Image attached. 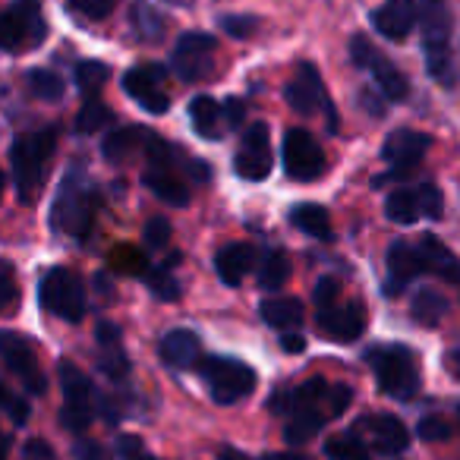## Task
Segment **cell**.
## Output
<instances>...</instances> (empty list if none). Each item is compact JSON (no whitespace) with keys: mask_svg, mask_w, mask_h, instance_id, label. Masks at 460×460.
Masks as SVG:
<instances>
[{"mask_svg":"<svg viewBox=\"0 0 460 460\" xmlns=\"http://www.w3.org/2000/svg\"><path fill=\"white\" fill-rule=\"evenodd\" d=\"M447 369H451V376L460 378V353H447Z\"/></svg>","mask_w":460,"mask_h":460,"instance_id":"cell-54","label":"cell"},{"mask_svg":"<svg viewBox=\"0 0 460 460\" xmlns=\"http://www.w3.org/2000/svg\"><path fill=\"white\" fill-rule=\"evenodd\" d=\"M58 376H60V388H64V426L70 432H85L95 416V388H92L89 376H85L79 366H73L70 359L58 366Z\"/></svg>","mask_w":460,"mask_h":460,"instance_id":"cell-9","label":"cell"},{"mask_svg":"<svg viewBox=\"0 0 460 460\" xmlns=\"http://www.w3.org/2000/svg\"><path fill=\"white\" fill-rule=\"evenodd\" d=\"M129 460H155V457H148L146 451H139V454H136V457H129Z\"/></svg>","mask_w":460,"mask_h":460,"instance_id":"cell-57","label":"cell"},{"mask_svg":"<svg viewBox=\"0 0 460 460\" xmlns=\"http://www.w3.org/2000/svg\"><path fill=\"white\" fill-rule=\"evenodd\" d=\"M325 420H328L325 410H319V407L296 410V413H290L288 426H284V438H288L290 445H306V441H313L315 435L322 432Z\"/></svg>","mask_w":460,"mask_h":460,"instance_id":"cell-30","label":"cell"},{"mask_svg":"<svg viewBox=\"0 0 460 460\" xmlns=\"http://www.w3.org/2000/svg\"><path fill=\"white\" fill-rule=\"evenodd\" d=\"M325 457L328 460H372L369 447L359 441V435H338V438H328Z\"/></svg>","mask_w":460,"mask_h":460,"instance_id":"cell-35","label":"cell"},{"mask_svg":"<svg viewBox=\"0 0 460 460\" xmlns=\"http://www.w3.org/2000/svg\"><path fill=\"white\" fill-rule=\"evenodd\" d=\"M73 457L76 460H108V454H104V447L95 445V441H76V445H73Z\"/></svg>","mask_w":460,"mask_h":460,"instance_id":"cell-50","label":"cell"},{"mask_svg":"<svg viewBox=\"0 0 460 460\" xmlns=\"http://www.w3.org/2000/svg\"><path fill=\"white\" fill-rule=\"evenodd\" d=\"M237 173L243 180H265L275 167V152H271V129L269 123H252L250 129L243 133V142H240L237 161H234Z\"/></svg>","mask_w":460,"mask_h":460,"instance_id":"cell-17","label":"cell"},{"mask_svg":"<svg viewBox=\"0 0 460 460\" xmlns=\"http://www.w3.org/2000/svg\"><path fill=\"white\" fill-rule=\"evenodd\" d=\"M108 123H114V114H111L108 104H102L98 98H89V102L83 104V111H79V117H76V129L83 136L98 133V129H104Z\"/></svg>","mask_w":460,"mask_h":460,"instance_id":"cell-34","label":"cell"},{"mask_svg":"<svg viewBox=\"0 0 460 460\" xmlns=\"http://www.w3.org/2000/svg\"><path fill=\"white\" fill-rule=\"evenodd\" d=\"M410 313H413V319L420 322V325L435 328L447 315V300L438 294V290L426 288V290H420V294L413 296V306H410Z\"/></svg>","mask_w":460,"mask_h":460,"instance_id":"cell-32","label":"cell"},{"mask_svg":"<svg viewBox=\"0 0 460 460\" xmlns=\"http://www.w3.org/2000/svg\"><path fill=\"white\" fill-rule=\"evenodd\" d=\"M0 196H4V173H0Z\"/></svg>","mask_w":460,"mask_h":460,"instance_id":"cell-58","label":"cell"},{"mask_svg":"<svg viewBox=\"0 0 460 460\" xmlns=\"http://www.w3.org/2000/svg\"><path fill=\"white\" fill-rule=\"evenodd\" d=\"M108 76H111V70L104 64H98V60H83V64L76 66V85L85 98H95L98 92L104 89Z\"/></svg>","mask_w":460,"mask_h":460,"instance_id":"cell-36","label":"cell"},{"mask_svg":"<svg viewBox=\"0 0 460 460\" xmlns=\"http://www.w3.org/2000/svg\"><path fill=\"white\" fill-rule=\"evenodd\" d=\"M420 252H422V262H426V271H432V275L445 278V281H451V284H460V262L451 256V250H447L441 240L426 234V237L420 240Z\"/></svg>","mask_w":460,"mask_h":460,"instance_id":"cell-26","label":"cell"},{"mask_svg":"<svg viewBox=\"0 0 460 460\" xmlns=\"http://www.w3.org/2000/svg\"><path fill=\"white\" fill-rule=\"evenodd\" d=\"M420 199H422V215L429 221H438L441 211H445V199H441V190L435 183H420Z\"/></svg>","mask_w":460,"mask_h":460,"instance_id":"cell-39","label":"cell"},{"mask_svg":"<svg viewBox=\"0 0 460 460\" xmlns=\"http://www.w3.org/2000/svg\"><path fill=\"white\" fill-rule=\"evenodd\" d=\"M284 95H288V104L296 111V114L313 117L315 111H325L328 127L338 129V114H334L325 85H322V76L313 64H300V70H296V76L288 83V92H284Z\"/></svg>","mask_w":460,"mask_h":460,"instance_id":"cell-14","label":"cell"},{"mask_svg":"<svg viewBox=\"0 0 460 460\" xmlns=\"http://www.w3.org/2000/svg\"><path fill=\"white\" fill-rule=\"evenodd\" d=\"M123 92L148 114H164L171 95H167V70L158 64H142L123 73Z\"/></svg>","mask_w":460,"mask_h":460,"instance_id":"cell-15","label":"cell"},{"mask_svg":"<svg viewBox=\"0 0 460 460\" xmlns=\"http://www.w3.org/2000/svg\"><path fill=\"white\" fill-rule=\"evenodd\" d=\"M259 460H309L306 454H265Z\"/></svg>","mask_w":460,"mask_h":460,"instance_id":"cell-53","label":"cell"},{"mask_svg":"<svg viewBox=\"0 0 460 460\" xmlns=\"http://www.w3.org/2000/svg\"><path fill=\"white\" fill-rule=\"evenodd\" d=\"M350 60L359 70L372 73V79H376V85L382 89V95L388 98V102H403V98L410 95L407 76H403L366 35H353L350 39Z\"/></svg>","mask_w":460,"mask_h":460,"instance_id":"cell-10","label":"cell"},{"mask_svg":"<svg viewBox=\"0 0 460 460\" xmlns=\"http://www.w3.org/2000/svg\"><path fill=\"white\" fill-rule=\"evenodd\" d=\"M288 278H290V262H288L284 252H271V256L262 262V269H259V284H262L265 290L284 288Z\"/></svg>","mask_w":460,"mask_h":460,"instance_id":"cell-37","label":"cell"},{"mask_svg":"<svg viewBox=\"0 0 460 460\" xmlns=\"http://www.w3.org/2000/svg\"><path fill=\"white\" fill-rule=\"evenodd\" d=\"M142 281H146V288L152 290L158 300H180V284L167 269H148L146 275H142Z\"/></svg>","mask_w":460,"mask_h":460,"instance_id":"cell-38","label":"cell"},{"mask_svg":"<svg viewBox=\"0 0 460 460\" xmlns=\"http://www.w3.org/2000/svg\"><path fill=\"white\" fill-rule=\"evenodd\" d=\"M7 447H10V438H7V432L0 429V460H7Z\"/></svg>","mask_w":460,"mask_h":460,"instance_id":"cell-56","label":"cell"},{"mask_svg":"<svg viewBox=\"0 0 460 460\" xmlns=\"http://www.w3.org/2000/svg\"><path fill=\"white\" fill-rule=\"evenodd\" d=\"M70 7L83 13L85 20H104L114 10V0H70Z\"/></svg>","mask_w":460,"mask_h":460,"instance_id":"cell-44","label":"cell"},{"mask_svg":"<svg viewBox=\"0 0 460 460\" xmlns=\"http://www.w3.org/2000/svg\"><path fill=\"white\" fill-rule=\"evenodd\" d=\"M259 313H262V319L269 322L271 328L294 332V328L303 325V303L294 300V296H269Z\"/></svg>","mask_w":460,"mask_h":460,"instance_id":"cell-29","label":"cell"},{"mask_svg":"<svg viewBox=\"0 0 460 460\" xmlns=\"http://www.w3.org/2000/svg\"><path fill=\"white\" fill-rule=\"evenodd\" d=\"M357 432H363L372 441L378 454H403L410 445V432L397 416L391 413H376V416H363L357 422Z\"/></svg>","mask_w":460,"mask_h":460,"instance_id":"cell-19","label":"cell"},{"mask_svg":"<svg viewBox=\"0 0 460 460\" xmlns=\"http://www.w3.org/2000/svg\"><path fill=\"white\" fill-rule=\"evenodd\" d=\"M22 460H54V447L45 438H29L22 445Z\"/></svg>","mask_w":460,"mask_h":460,"instance_id":"cell-49","label":"cell"},{"mask_svg":"<svg viewBox=\"0 0 460 460\" xmlns=\"http://www.w3.org/2000/svg\"><path fill=\"white\" fill-rule=\"evenodd\" d=\"M148 136L142 127H120V129H111L108 136H104L102 142V155L111 161V164H123V161H129L136 152H139V146H146Z\"/></svg>","mask_w":460,"mask_h":460,"instance_id":"cell-25","label":"cell"},{"mask_svg":"<svg viewBox=\"0 0 460 460\" xmlns=\"http://www.w3.org/2000/svg\"><path fill=\"white\" fill-rule=\"evenodd\" d=\"M58 146V129L45 127L35 129V133L16 136L13 148H10V164H13V180L16 192L26 205H32L41 196V186H45V167L54 155Z\"/></svg>","mask_w":460,"mask_h":460,"instance_id":"cell-1","label":"cell"},{"mask_svg":"<svg viewBox=\"0 0 460 460\" xmlns=\"http://www.w3.org/2000/svg\"><path fill=\"white\" fill-rule=\"evenodd\" d=\"M20 290H16V275L7 262H0V313H7L10 306L16 303Z\"/></svg>","mask_w":460,"mask_h":460,"instance_id":"cell-41","label":"cell"},{"mask_svg":"<svg viewBox=\"0 0 460 460\" xmlns=\"http://www.w3.org/2000/svg\"><path fill=\"white\" fill-rule=\"evenodd\" d=\"M0 359H4V366H7L32 394H45L48 391L45 372H41L39 357H35V347L29 344L22 334L10 332V328L0 332Z\"/></svg>","mask_w":460,"mask_h":460,"instance_id":"cell-13","label":"cell"},{"mask_svg":"<svg viewBox=\"0 0 460 460\" xmlns=\"http://www.w3.org/2000/svg\"><path fill=\"white\" fill-rule=\"evenodd\" d=\"M426 271V262H422L420 246L407 243V240H397L388 250V284H385V294L397 296L416 275Z\"/></svg>","mask_w":460,"mask_h":460,"instance_id":"cell-20","label":"cell"},{"mask_svg":"<svg viewBox=\"0 0 460 460\" xmlns=\"http://www.w3.org/2000/svg\"><path fill=\"white\" fill-rule=\"evenodd\" d=\"M338 294H341L338 278H322L319 288H315V306H319V309L334 306V303H338Z\"/></svg>","mask_w":460,"mask_h":460,"instance_id":"cell-47","label":"cell"},{"mask_svg":"<svg viewBox=\"0 0 460 460\" xmlns=\"http://www.w3.org/2000/svg\"><path fill=\"white\" fill-rule=\"evenodd\" d=\"M252 265H256V246L252 243H227L215 256V271L227 288H240L243 278L252 271Z\"/></svg>","mask_w":460,"mask_h":460,"instance_id":"cell-23","label":"cell"},{"mask_svg":"<svg viewBox=\"0 0 460 460\" xmlns=\"http://www.w3.org/2000/svg\"><path fill=\"white\" fill-rule=\"evenodd\" d=\"M146 152H148V167H146V186L167 205H190V186L183 183V177L177 173L173 167V148L167 142H161L158 136H148L146 142Z\"/></svg>","mask_w":460,"mask_h":460,"instance_id":"cell-7","label":"cell"},{"mask_svg":"<svg viewBox=\"0 0 460 460\" xmlns=\"http://www.w3.org/2000/svg\"><path fill=\"white\" fill-rule=\"evenodd\" d=\"M385 215H388V221L394 224H413L420 221L422 215V199H420V186L416 190H394L388 196V202H385Z\"/></svg>","mask_w":460,"mask_h":460,"instance_id":"cell-31","label":"cell"},{"mask_svg":"<svg viewBox=\"0 0 460 460\" xmlns=\"http://www.w3.org/2000/svg\"><path fill=\"white\" fill-rule=\"evenodd\" d=\"M217 460H246L240 451H234V447H224L221 454H217Z\"/></svg>","mask_w":460,"mask_h":460,"instance_id":"cell-55","label":"cell"},{"mask_svg":"<svg viewBox=\"0 0 460 460\" xmlns=\"http://www.w3.org/2000/svg\"><path fill=\"white\" fill-rule=\"evenodd\" d=\"M369 366L376 369L378 388L394 401H410L420 391V359L410 347H376L369 350Z\"/></svg>","mask_w":460,"mask_h":460,"instance_id":"cell-3","label":"cell"},{"mask_svg":"<svg viewBox=\"0 0 460 460\" xmlns=\"http://www.w3.org/2000/svg\"><path fill=\"white\" fill-rule=\"evenodd\" d=\"M48 35L41 0H13L10 10L0 13V48L4 51H29L39 48Z\"/></svg>","mask_w":460,"mask_h":460,"instance_id":"cell-6","label":"cell"},{"mask_svg":"<svg viewBox=\"0 0 460 460\" xmlns=\"http://www.w3.org/2000/svg\"><path fill=\"white\" fill-rule=\"evenodd\" d=\"M224 123L227 127H240L243 123V114H246V108H243V102L240 98H230V102H224Z\"/></svg>","mask_w":460,"mask_h":460,"instance_id":"cell-51","label":"cell"},{"mask_svg":"<svg viewBox=\"0 0 460 460\" xmlns=\"http://www.w3.org/2000/svg\"><path fill=\"white\" fill-rule=\"evenodd\" d=\"M161 359L171 369H190L199 359V334L190 328H173L161 338Z\"/></svg>","mask_w":460,"mask_h":460,"instance_id":"cell-24","label":"cell"},{"mask_svg":"<svg viewBox=\"0 0 460 460\" xmlns=\"http://www.w3.org/2000/svg\"><path fill=\"white\" fill-rule=\"evenodd\" d=\"M284 171L290 180H300V183H313L325 173V152H322L319 139H315L309 129H288L284 133Z\"/></svg>","mask_w":460,"mask_h":460,"instance_id":"cell-11","label":"cell"},{"mask_svg":"<svg viewBox=\"0 0 460 460\" xmlns=\"http://www.w3.org/2000/svg\"><path fill=\"white\" fill-rule=\"evenodd\" d=\"M217 41L205 32H183L173 45V73L183 83H199L211 73Z\"/></svg>","mask_w":460,"mask_h":460,"instance_id":"cell-16","label":"cell"},{"mask_svg":"<svg viewBox=\"0 0 460 460\" xmlns=\"http://www.w3.org/2000/svg\"><path fill=\"white\" fill-rule=\"evenodd\" d=\"M319 332L322 338L338 341V344H350L366 332V309L363 303H334L328 309H319Z\"/></svg>","mask_w":460,"mask_h":460,"instance_id":"cell-18","label":"cell"},{"mask_svg":"<svg viewBox=\"0 0 460 460\" xmlns=\"http://www.w3.org/2000/svg\"><path fill=\"white\" fill-rule=\"evenodd\" d=\"M114 265H117V269H127V271H139V275H146V271H148L146 256H139L136 250H117L114 252Z\"/></svg>","mask_w":460,"mask_h":460,"instance_id":"cell-48","label":"cell"},{"mask_svg":"<svg viewBox=\"0 0 460 460\" xmlns=\"http://www.w3.org/2000/svg\"><path fill=\"white\" fill-rule=\"evenodd\" d=\"M281 347L288 353H303V350H306V338H303L300 332H284L281 334Z\"/></svg>","mask_w":460,"mask_h":460,"instance_id":"cell-52","label":"cell"},{"mask_svg":"<svg viewBox=\"0 0 460 460\" xmlns=\"http://www.w3.org/2000/svg\"><path fill=\"white\" fill-rule=\"evenodd\" d=\"M422 20V51H426V66L435 79L451 83V16L445 10V0H416Z\"/></svg>","mask_w":460,"mask_h":460,"instance_id":"cell-4","label":"cell"},{"mask_svg":"<svg viewBox=\"0 0 460 460\" xmlns=\"http://www.w3.org/2000/svg\"><path fill=\"white\" fill-rule=\"evenodd\" d=\"M429 148H432V136L420 133V129H394L382 146V158L391 164V173L388 177H376V186H382L385 180L407 177L426 158Z\"/></svg>","mask_w":460,"mask_h":460,"instance_id":"cell-12","label":"cell"},{"mask_svg":"<svg viewBox=\"0 0 460 460\" xmlns=\"http://www.w3.org/2000/svg\"><path fill=\"white\" fill-rule=\"evenodd\" d=\"M350 401H353L350 385H332V388H328V394H325L328 420H332V416H341V413H344V410L350 407Z\"/></svg>","mask_w":460,"mask_h":460,"instance_id":"cell-42","label":"cell"},{"mask_svg":"<svg viewBox=\"0 0 460 460\" xmlns=\"http://www.w3.org/2000/svg\"><path fill=\"white\" fill-rule=\"evenodd\" d=\"M95 211H98V196L92 190L89 177H85L83 167H70L60 183L58 196H54V208H51V224L60 234H70V237H85L95 224Z\"/></svg>","mask_w":460,"mask_h":460,"instance_id":"cell-2","label":"cell"},{"mask_svg":"<svg viewBox=\"0 0 460 460\" xmlns=\"http://www.w3.org/2000/svg\"><path fill=\"white\" fill-rule=\"evenodd\" d=\"M290 224L315 240H332V215L315 202H300L290 208Z\"/></svg>","mask_w":460,"mask_h":460,"instance_id":"cell-28","label":"cell"},{"mask_svg":"<svg viewBox=\"0 0 460 460\" xmlns=\"http://www.w3.org/2000/svg\"><path fill=\"white\" fill-rule=\"evenodd\" d=\"M199 372H202L205 385H208V394L215 397V403H221V407L243 401V397H250L252 388H256V372H252V366L240 363V359H234V357H205L202 363H199Z\"/></svg>","mask_w":460,"mask_h":460,"instance_id":"cell-5","label":"cell"},{"mask_svg":"<svg viewBox=\"0 0 460 460\" xmlns=\"http://www.w3.org/2000/svg\"><path fill=\"white\" fill-rule=\"evenodd\" d=\"M171 243V221L167 217H152L146 224V246L148 250H164Z\"/></svg>","mask_w":460,"mask_h":460,"instance_id":"cell-40","label":"cell"},{"mask_svg":"<svg viewBox=\"0 0 460 460\" xmlns=\"http://www.w3.org/2000/svg\"><path fill=\"white\" fill-rule=\"evenodd\" d=\"M416 20H420V7L416 0H385L382 7L372 13V26L391 41H403L413 32Z\"/></svg>","mask_w":460,"mask_h":460,"instance_id":"cell-21","label":"cell"},{"mask_svg":"<svg viewBox=\"0 0 460 460\" xmlns=\"http://www.w3.org/2000/svg\"><path fill=\"white\" fill-rule=\"evenodd\" d=\"M416 435H420L422 441H445L447 435H451V426H447L445 420H438V416H426V420H420V426H416Z\"/></svg>","mask_w":460,"mask_h":460,"instance_id":"cell-43","label":"cell"},{"mask_svg":"<svg viewBox=\"0 0 460 460\" xmlns=\"http://www.w3.org/2000/svg\"><path fill=\"white\" fill-rule=\"evenodd\" d=\"M26 83H29V92H32L35 98H41V102H60L66 92L64 79L54 70H32Z\"/></svg>","mask_w":460,"mask_h":460,"instance_id":"cell-33","label":"cell"},{"mask_svg":"<svg viewBox=\"0 0 460 460\" xmlns=\"http://www.w3.org/2000/svg\"><path fill=\"white\" fill-rule=\"evenodd\" d=\"M95 338H98V366H102V372L108 378H114V382H123L129 376V359L127 350H123L120 328L114 322H98Z\"/></svg>","mask_w":460,"mask_h":460,"instance_id":"cell-22","label":"cell"},{"mask_svg":"<svg viewBox=\"0 0 460 460\" xmlns=\"http://www.w3.org/2000/svg\"><path fill=\"white\" fill-rule=\"evenodd\" d=\"M221 120H224L221 104H217L215 98L196 95L190 102V123H192V129H196L199 139H208V142L221 139V129H224Z\"/></svg>","mask_w":460,"mask_h":460,"instance_id":"cell-27","label":"cell"},{"mask_svg":"<svg viewBox=\"0 0 460 460\" xmlns=\"http://www.w3.org/2000/svg\"><path fill=\"white\" fill-rule=\"evenodd\" d=\"M39 300L45 313L64 322H79L85 315V288L73 271L51 269L39 284Z\"/></svg>","mask_w":460,"mask_h":460,"instance_id":"cell-8","label":"cell"},{"mask_svg":"<svg viewBox=\"0 0 460 460\" xmlns=\"http://www.w3.org/2000/svg\"><path fill=\"white\" fill-rule=\"evenodd\" d=\"M221 29L234 39H250L256 32V20H250V16H221Z\"/></svg>","mask_w":460,"mask_h":460,"instance_id":"cell-46","label":"cell"},{"mask_svg":"<svg viewBox=\"0 0 460 460\" xmlns=\"http://www.w3.org/2000/svg\"><path fill=\"white\" fill-rule=\"evenodd\" d=\"M0 407L7 410V413H10V420H13V422H20V426L29 420V403L22 401V397L10 394V391L4 388V385H0Z\"/></svg>","mask_w":460,"mask_h":460,"instance_id":"cell-45","label":"cell"}]
</instances>
